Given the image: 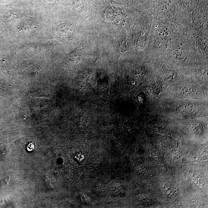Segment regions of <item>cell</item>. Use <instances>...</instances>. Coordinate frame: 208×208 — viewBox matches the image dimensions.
Instances as JSON below:
<instances>
[{
  "label": "cell",
  "instance_id": "obj_1",
  "mask_svg": "<svg viewBox=\"0 0 208 208\" xmlns=\"http://www.w3.org/2000/svg\"><path fill=\"white\" fill-rule=\"evenodd\" d=\"M199 111V107L198 105L192 103L182 104L176 109V112L179 116L185 118L196 115Z\"/></svg>",
  "mask_w": 208,
  "mask_h": 208
},
{
  "label": "cell",
  "instance_id": "obj_2",
  "mask_svg": "<svg viewBox=\"0 0 208 208\" xmlns=\"http://www.w3.org/2000/svg\"><path fill=\"white\" fill-rule=\"evenodd\" d=\"M149 94L154 97L159 98V95L163 91V85L160 82H156L151 84L148 87Z\"/></svg>",
  "mask_w": 208,
  "mask_h": 208
},
{
  "label": "cell",
  "instance_id": "obj_3",
  "mask_svg": "<svg viewBox=\"0 0 208 208\" xmlns=\"http://www.w3.org/2000/svg\"><path fill=\"white\" fill-rule=\"evenodd\" d=\"M156 33L158 37L163 39L170 38L171 33L167 27L164 26H159L156 29Z\"/></svg>",
  "mask_w": 208,
  "mask_h": 208
},
{
  "label": "cell",
  "instance_id": "obj_4",
  "mask_svg": "<svg viewBox=\"0 0 208 208\" xmlns=\"http://www.w3.org/2000/svg\"><path fill=\"white\" fill-rule=\"evenodd\" d=\"M163 79L165 82L168 83H173L176 80V74L173 71L165 72L162 76Z\"/></svg>",
  "mask_w": 208,
  "mask_h": 208
},
{
  "label": "cell",
  "instance_id": "obj_5",
  "mask_svg": "<svg viewBox=\"0 0 208 208\" xmlns=\"http://www.w3.org/2000/svg\"><path fill=\"white\" fill-rule=\"evenodd\" d=\"M145 70L143 68H138L136 69L135 71V75L138 77V78H142L144 77L145 74Z\"/></svg>",
  "mask_w": 208,
  "mask_h": 208
},
{
  "label": "cell",
  "instance_id": "obj_6",
  "mask_svg": "<svg viewBox=\"0 0 208 208\" xmlns=\"http://www.w3.org/2000/svg\"><path fill=\"white\" fill-rule=\"evenodd\" d=\"M9 180L10 178L9 177H7L5 179L2 180L0 181V188L4 187L5 185H7L8 183Z\"/></svg>",
  "mask_w": 208,
  "mask_h": 208
},
{
  "label": "cell",
  "instance_id": "obj_7",
  "mask_svg": "<svg viewBox=\"0 0 208 208\" xmlns=\"http://www.w3.org/2000/svg\"><path fill=\"white\" fill-rule=\"evenodd\" d=\"M120 186L119 185L116 184L114 185H113L112 187L111 188V190L112 192H113L114 193H117L118 192L120 191Z\"/></svg>",
  "mask_w": 208,
  "mask_h": 208
},
{
  "label": "cell",
  "instance_id": "obj_8",
  "mask_svg": "<svg viewBox=\"0 0 208 208\" xmlns=\"http://www.w3.org/2000/svg\"><path fill=\"white\" fill-rule=\"evenodd\" d=\"M34 144L33 142L30 143L27 146V150H28L29 151H33V150H34Z\"/></svg>",
  "mask_w": 208,
  "mask_h": 208
},
{
  "label": "cell",
  "instance_id": "obj_9",
  "mask_svg": "<svg viewBox=\"0 0 208 208\" xmlns=\"http://www.w3.org/2000/svg\"><path fill=\"white\" fill-rule=\"evenodd\" d=\"M84 156L83 154H79L77 156V159L79 161H82L84 159Z\"/></svg>",
  "mask_w": 208,
  "mask_h": 208
}]
</instances>
